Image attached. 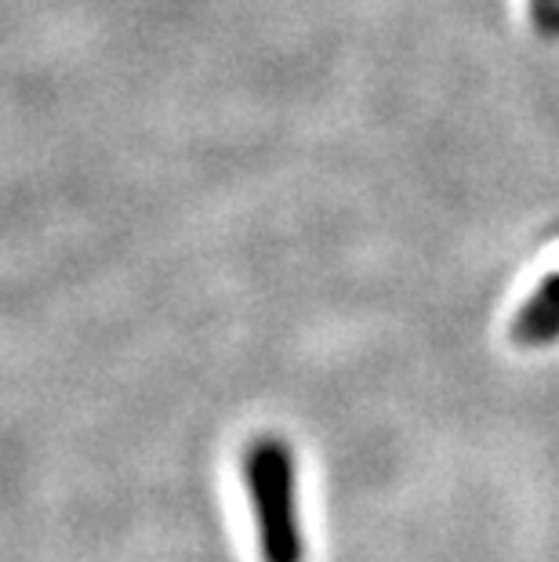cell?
Wrapping results in <instances>:
<instances>
[{"instance_id": "obj_1", "label": "cell", "mask_w": 559, "mask_h": 562, "mask_svg": "<svg viewBox=\"0 0 559 562\" xmlns=\"http://www.w3.org/2000/svg\"><path fill=\"white\" fill-rule=\"evenodd\" d=\"M247 494L255 505V522L266 562H302L299 497H294V458L280 439H258L244 458Z\"/></svg>"}, {"instance_id": "obj_2", "label": "cell", "mask_w": 559, "mask_h": 562, "mask_svg": "<svg viewBox=\"0 0 559 562\" xmlns=\"http://www.w3.org/2000/svg\"><path fill=\"white\" fill-rule=\"evenodd\" d=\"M516 345H552L559 338V272L545 277L513 319Z\"/></svg>"}]
</instances>
